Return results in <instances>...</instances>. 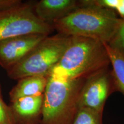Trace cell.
Here are the masks:
<instances>
[{"instance_id": "cell-1", "label": "cell", "mask_w": 124, "mask_h": 124, "mask_svg": "<svg viewBox=\"0 0 124 124\" xmlns=\"http://www.w3.org/2000/svg\"><path fill=\"white\" fill-rule=\"evenodd\" d=\"M104 43L93 39L70 36L64 53L49 75L64 79L86 80L109 68Z\"/></svg>"}, {"instance_id": "cell-2", "label": "cell", "mask_w": 124, "mask_h": 124, "mask_svg": "<svg viewBox=\"0 0 124 124\" xmlns=\"http://www.w3.org/2000/svg\"><path fill=\"white\" fill-rule=\"evenodd\" d=\"M123 19L111 9L93 6H80L64 18L52 24L58 34L80 36L108 43Z\"/></svg>"}, {"instance_id": "cell-3", "label": "cell", "mask_w": 124, "mask_h": 124, "mask_svg": "<svg viewBox=\"0 0 124 124\" xmlns=\"http://www.w3.org/2000/svg\"><path fill=\"white\" fill-rule=\"evenodd\" d=\"M85 80H69L49 75L44 93L40 124H72Z\"/></svg>"}, {"instance_id": "cell-4", "label": "cell", "mask_w": 124, "mask_h": 124, "mask_svg": "<svg viewBox=\"0 0 124 124\" xmlns=\"http://www.w3.org/2000/svg\"><path fill=\"white\" fill-rule=\"evenodd\" d=\"M70 36H46L21 61L7 70L8 76L18 80L29 76L48 77L69 44Z\"/></svg>"}, {"instance_id": "cell-5", "label": "cell", "mask_w": 124, "mask_h": 124, "mask_svg": "<svg viewBox=\"0 0 124 124\" xmlns=\"http://www.w3.org/2000/svg\"><path fill=\"white\" fill-rule=\"evenodd\" d=\"M54 30L52 25L38 17L31 5L22 3L13 9L0 12V41L32 34L49 36Z\"/></svg>"}, {"instance_id": "cell-6", "label": "cell", "mask_w": 124, "mask_h": 124, "mask_svg": "<svg viewBox=\"0 0 124 124\" xmlns=\"http://www.w3.org/2000/svg\"><path fill=\"white\" fill-rule=\"evenodd\" d=\"M113 93L111 71L108 68L85 80L79 95L78 108L103 113L107 100Z\"/></svg>"}, {"instance_id": "cell-7", "label": "cell", "mask_w": 124, "mask_h": 124, "mask_svg": "<svg viewBox=\"0 0 124 124\" xmlns=\"http://www.w3.org/2000/svg\"><path fill=\"white\" fill-rule=\"evenodd\" d=\"M46 36L32 34L13 37L0 41V66L8 70L21 61Z\"/></svg>"}, {"instance_id": "cell-8", "label": "cell", "mask_w": 124, "mask_h": 124, "mask_svg": "<svg viewBox=\"0 0 124 124\" xmlns=\"http://www.w3.org/2000/svg\"><path fill=\"white\" fill-rule=\"evenodd\" d=\"M44 94L19 98L11 102L10 108L15 124H40Z\"/></svg>"}, {"instance_id": "cell-9", "label": "cell", "mask_w": 124, "mask_h": 124, "mask_svg": "<svg viewBox=\"0 0 124 124\" xmlns=\"http://www.w3.org/2000/svg\"><path fill=\"white\" fill-rule=\"evenodd\" d=\"M79 7V1L76 0H41L33 9L39 19L52 25Z\"/></svg>"}, {"instance_id": "cell-10", "label": "cell", "mask_w": 124, "mask_h": 124, "mask_svg": "<svg viewBox=\"0 0 124 124\" xmlns=\"http://www.w3.org/2000/svg\"><path fill=\"white\" fill-rule=\"evenodd\" d=\"M48 77L29 76L18 80V82L9 93L10 102L19 98L44 94Z\"/></svg>"}, {"instance_id": "cell-11", "label": "cell", "mask_w": 124, "mask_h": 124, "mask_svg": "<svg viewBox=\"0 0 124 124\" xmlns=\"http://www.w3.org/2000/svg\"><path fill=\"white\" fill-rule=\"evenodd\" d=\"M112 69L111 77L114 92L118 91L124 96V55L104 43Z\"/></svg>"}, {"instance_id": "cell-12", "label": "cell", "mask_w": 124, "mask_h": 124, "mask_svg": "<svg viewBox=\"0 0 124 124\" xmlns=\"http://www.w3.org/2000/svg\"><path fill=\"white\" fill-rule=\"evenodd\" d=\"M103 113L88 108H79L72 124H103Z\"/></svg>"}, {"instance_id": "cell-13", "label": "cell", "mask_w": 124, "mask_h": 124, "mask_svg": "<svg viewBox=\"0 0 124 124\" xmlns=\"http://www.w3.org/2000/svg\"><path fill=\"white\" fill-rule=\"evenodd\" d=\"M107 44L124 55V20L113 38Z\"/></svg>"}, {"instance_id": "cell-14", "label": "cell", "mask_w": 124, "mask_h": 124, "mask_svg": "<svg viewBox=\"0 0 124 124\" xmlns=\"http://www.w3.org/2000/svg\"><path fill=\"white\" fill-rule=\"evenodd\" d=\"M0 124H15L10 106L3 100L0 85Z\"/></svg>"}, {"instance_id": "cell-15", "label": "cell", "mask_w": 124, "mask_h": 124, "mask_svg": "<svg viewBox=\"0 0 124 124\" xmlns=\"http://www.w3.org/2000/svg\"><path fill=\"white\" fill-rule=\"evenodd\" d=\"M22 3L20 0H0V12L13 9Z\"/></svg>"}, {"instance_id": "cell-16", "label": "cell", "mask_w": 124, "mask_h": 124, "mask_svg": "<svg viewBox=\"0 0 124 124\" xmlns=\"http://www.w3.org/2000/svg\"><path fill=\"white\" fill-rule=\"evenodd\" d=\"M115 12L119 16H120L121 18L124 20V0H120Z\"/></svg>"}]
</instances>
